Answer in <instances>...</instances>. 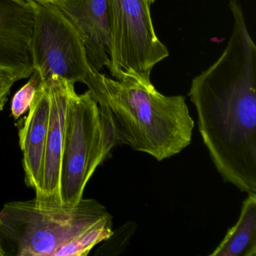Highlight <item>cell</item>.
I'll use <instances>...</instances> for the list:
<instances>
[{"label": "cell", "mask_w": 256, "mask_h": 256, "mask_svg": "<svg viewBox=\"0 0 256 256\" xmlns=\"http://www.w3.org/2000/svg\"><path fill=\"white\" fill-rule=\"evenodd\" d=\"M221 56L196 76L188 96L204 144L217 172L242 192L256 193V46L240 4Z\"/></svg>", "instance_id": "obj_1"}, {"label": "cell", "mask_w": 256, "mask_h": 256, "mask_svg": "<svg viewBox=\"0 0 256 256\" xmlns=\"http://www.w3.org/2000/svg\"><path fill=\"white\" fill-rule=\"evenodd\" d=\"M85 84L108 110L121 144L158 162L191 144L194 120L182 96H164L152 83L112 79L94 68Z\"/></svg>", "instance_id": "obj_2"}, {"label": "cell", "mask_w": 256, "mask_h": 256, "mask_svg": "<svg viewBox=\"0 0 256 256\" xmlns=\"http://www.w3.org/2000/svg\"><path fill=\"white\" fill-rule=\"evenodd\" d=\"M110 215L98 200L82 198L76 204L40 199L5 204L0 211V240L6 256H54L66 242Z\"/></svg>", "instance_id": "obj_3"}, {"label": "cell", "mask_w": 256, "mask_h": 256, "mask_svg": "<svg viewBox=\"0 0 256 256\" xmlns=\"http://www.w3.org/2000/svg\"><path fill=\"white\" fill-rule=\"evenodd\" d=\"M121 142L114 122L92 91L73 92L68 102L61 160V204H76L83 198L97 168Z\"/></svg>", "instance_id": "obj_4"}, {"label": "cell", "mask_w": 256, "mask_h": 256, "mask_svg": "<svg viewBox=\"0 0 256 256\" xmlns=\"http://www.w3.org/2000/svg\"><path fill=\"white\" fill-rule=\"evenodd\" d=\"M112 47L107 68L116 80L151 84L156 64L168 56L156 34L148 0H109Z\"/></svg>", "instance_id": "obj_5"}, {"label": "cell", "mask_w": 256, "mask_h": 256, "mask_svg": "<svg viewBox=\"0 0 256 256\" xmlns=\"http://www.w3.org/2000/svg\"><path fill=\"white\" fill-rule=\"evenodd\" d=\"M35 12L30 50L42 80L53 74L86 83L94 67L76 28L50 2L29 0Z\"/></svg>", "instance_id": "obj_6"}, {"label": "cell", "mask_w": 256, "mask_h": 256, "mask_svg": "<svg viewBox=\"0 0 256 256\" xmlns=\"http://www.w3.org/2000/svg\"><path fill=\"white\" fill-rule=\"evenodd\" d=\"M50 97V116L44 149L41 192L36 198L61 204L60 197L61 160L65 137L67 109L74 83L53 74L46 79Z\"/></svg>", "instance_id": "obj_7"}, {"label": "cell", "mask_w": 256, "mask_h": 256, "mask_svg": "<svg viewBox=\"0 0 256 256\" xmlns=\"http://www.w3.org/2000/svg\"><path fill=\"white\" fill-rule=\"evenodd\" d=\"M35 12L29 0H0V68L18 80L34 72L30 44Z\"/></svg>", "instance_id": "obj_8"}, {"label": "cell", "mask_w": 256, "mask_h": 256, "mask_svg": "<svg viewBox=\"0 0 256 256\" xmlns=\"http://www.w3.org/2000/svg\"><path fill=\"white\" fill-rule=\"evenodd\" d=\"M53 4L82 37L88 60L97 71L107 67L112 47L109 0H55Z\"/></svg>", "instance_id": "obj_9"}, {"label": "cell", "mask_w": 256, "mask_h": 256, "mask_svg": "<svg viewBox=\"0 0 256 256\" xmlns=\"http://www.w3.org/2000/svg\"><path fill=\"white\" fill-rule=\"evenodd\" d=\"M50 116V97L46 80L37 88L28 116L19 130L25 182L38 196L41 192L44 149Z\"/></svg>", "instance_id": "obj_10"}, {"label": "cell", "mask_w": 256, "mask_h": 256, "mask_svg": "<svg viewBox=\"0 0 256 256\" xmlns=\"http://www.w3.org/2000/svg\"><path fill=\"white\" fill-rule=\"evenodd\" d=\"M210 256H256V193H248L236 224Z\"/></svg>", "instance_id": "obj_11"}, {"label": "cell", "mask_w": 256, "mask_h": 256, "mask_svg": "<svg viewBox=\"0 0 256 256\" xmlns=\"http://www.w3.org/2000/svg\"><path fill=\"white\" fill-rule=\"evenodd\" d=\"M113 232V217L100 218L79 232L60 247L54 256H86L94 246L104 242Z\"/></svg>", "instance_id": "obj_12"}, {"label": "cell", "mask_w": 256, "mask_h": 256, "mask_svg": "<svg viewBox=\"0 0 256 256\" xmlns=\"http://www.w3.org/2000/svg\"><path fill=\"white\" fill-rule=\"evenodd\" d=\"M41 82L40 74L34 70L29 82L14 94L12 100L11 112L12 114L16 120L29 110L35 97L37 88Z\"/></svg>", "instance_id": "obj_13"}, {"label": "cell", "mask_w": 256, "mask_h": 256, "mask_svg": "<svg viewBox=\"0 0 256 256\" xmlns=\"http://www.w3.org/2000/svg\"><path fill=\"white\" fill-rule=\"evenodd\" d=\"M136 228L137 226L134 222H128L119 228L113 230L110 236L104 241L106 242L104 245L100 248L103 251L101 254L118 256L122 253L130 244V239Z\"/></svg>", "instance_id": "obj_14"}, {"label": "cell", "mask_w": 256, "mask_h": 256, "mask_svg": "<svg viewBox=\"0 0 256 256\" xmlns=\"http://www.w3.org/2000/svg\"><path fill=\"white\" fill-rule=\"evenodd\" d=\"M17 82V77L12 72L0 68V112L4 110L12 88Z\"/></svg>", "instance_id": "obj_15"}, {"label": "cell", "mask_w": 256, "mask_h": 256, "mask_svg": "<svg viewBox=\"0 0 256 256\" xmlns=\"http://www.w3.org/2000/svg\"><path fill=\"white\" fill-rule=\"evenodd\" d=\"M0 256H6L5 252H4V248L2 247V244H1V240H0Z\"/></svg>", "instance_id": "obj_16"}, {"label": "cell", "mask_w": 256, "mask_h": 256, "mask_svg": "<svg viewBox=\"0 0 256 256\" xmlns=\"http://www.w3.org/2000/svg\"><path fill=\"white\" fill-rule=\"evenodd\" d=\"M34 1L42 2H54L55 0H34Z\"/></svg>", "instance_id": "obj_17"}, {"label": "cell", "mask_w": 256, "mask_h": 256, "mask_svg": "<svg viewBox=\"0 0 256 256\" xmlns=\"http://www.w3.org/2000/svg\"><path fill=\"white\" fill-rule=\"evenodd\" d=\"M156 0H148V2H149L150 4H154Z\"/></svg>", "instance_id": "obj_18"}]
</instances>
